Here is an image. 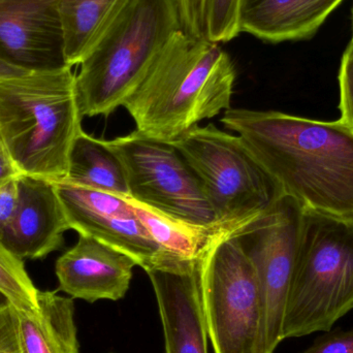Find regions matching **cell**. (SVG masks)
<instances>
[{
	"mask_svg": "<svg viewBox=\"0 0 353 353\" xmlns=\"http://www.w3.org/2000/svg\"><path fill=\"white\" fill-rule=\"evenodd\" d=\"M176 2L183 30L192 37L203 39L205 0H176Z\"/></svg>",
	"mask_w": 353,
	"mask_h": 353,
	"instance_id": "obj_23",
	"label": "cell"
},
{
	"mask_svg": "<svg viewBox=\"0 0 353 353\" xmlns=\"http://www.w3.org/2000/svg\"><path fill=\"white\" fill-rule=\"evenodd\" d=\"M18 180L0 187V238L12 220L18 205Z\"/></svg>",
	"mask_w": 353,
	"mask_h": 353,
	"instance_id": "obj_26",
	"label": "cell"
},
{
	"mask_svg": "<svg viewBox=\"0 0 353 353\" xmlns=\"http://www.w3.org/2000/svg\"><path fill=\"white\" fill-rule=\"evenodd\" d=\"M0 353H21L16 309L12 304L0 309Z\"/></svg>",
	"mask_w": 353,
	"mask_h": 353,
	"instance_id": "obj_25",
	"label": "cell"
},
{
	"mask_svg": "<svg viewBox=\"0 0 353 353\" xmlns=\"http://www.w3.org/2000/svg\"><path fill=\"white\" fill-rule=\"evenodd\" d=\"M107 145L123 165L128 196L176 219L220 230L201 183L171 143L134 130Z\"/></svg>",
	"mask_w": 353,
	"mask_h": 353,
	"instance_id": "obj_8",
	"label": "cell"
},
{
	"mask_svg": "<svg viewBox=\"0 0 353 353\" xmlns=\"http://www.w3.org/2000/svg\"><path fill=\"white\" fill-rule=\"evenodd\" d=\"M82 118L72 66L0 82V136L23 175L63 181Z\"/></svg>",
	"mask_w": 353,
	"mask_h": 353,
	"instance_id": "obj_3",
	"label": "cell"
},
{
	"mask_svg": "<svg viewBox=\"0 0 353 353\" xmlns=\"http://www.w3.org/2000/svg\"><path fill=\"white\" fill-rule=\"evenodd\" d=\"M201 305L215 353H263V304L254 268L230 232L197 261Z\"/></svg>",
	"mask_w": 353,
	"mask_h": 353,
	"instance_id": "obj_7",
	"label": "cell"
},
{
	"mask_svg": "<svg viewBox=\"0 0 353 353\" xmlns=\"http://www.w3.org/2000/svg\"><path fill=\"white\" fill-rule=\"evenodd\" d=\"M170 143L201 183L221 232L245 225L284 195L242 140L214 124L195 126Z\"/></svg>",
	"mask_w": 353,
	"mask_h": 353,
	"instance_id": "obj_6",
	"label": "cell"
},
{
	"mask_svg": "<svg viewBox=\"0 0 353 353\" xmlns=\"http://www.w3.org/2000/svg\"><path fill=\"white\" fill-rule=\"evenodd\" d=\"M224 128L304 208L353 220V132L341 119L230 109Z\"/></svg>",
	"mask_w": 353,
	"mask_h": 353,
	"instance_id": "obj_1",
	"label": "cell"
},
{
	"mask_svg": "<svg viewBox=\"0 0 353 353\" xmlns=\"http://www.w3.org/2000/svg\"><path fill=\"white\" fill-rule=\"evenodd\" d=\"M4 145H3V142H2V138H1V136H0V148H2V147H3Z\"/></svg>",
	"mask_w": 353,
	"mask_h": 353,
	"instance_id": "obj_30",
	"label": "cell"
},
{
	"mask_svg": "<svg viewBox=\"0 0 353 353\" xmlns=\"http://www.w3.org/2000/svg\"><path fill=\"white\" fill-rule=\"evenodd\" d=\"M236 70L219 43L179 30L123 103L137 130L173 142L232 109Z\"/></svg>",
	"mask_w": 353,
	"mask_h": 353,
	"instance_id": "obj_2",
	"label": "cell"
},
{
	"mask_svg": "<svg viewBox=\"0 0 353 353\" xmlns=\"http://www.w3.org/2000/svg\"><path fill=\"white\" fill-rule=\"evenodd\" d=\"M182 29L176 0H128L76 74L83 117H109L146 76Z\"/></svg>",
	"mask_w": 353,
	"mask_h": 353,
	"instance_id": "obj_4",
	"label": "cell"
},
{
	"mask_svg": "<svg viewBox=\"0 0 353 353\" xmlns=\"http://www.w3.org/2000/svg\"><path fill=\"white\" fill-rule=\"evenodd\" d=\"M197 261L147 272L159 304L167 353H208Z\"/></svg>",
	"mask_w": 353,
	"mask_h": 353,
	"instance_id": "obj_13",
	"label": "cell"
},
{
	"mask_svg": "<svg viewBox=\"0 0 353 353\" xmlns=\"http://www.w3.org/2000/svg\"><path fill=\"white\" fill-rule=\"evenodd\" d=\"M128 0H60L66 65H79Z\"/></svg>",
	"mask_w": 353,
	"mask_h": 353,
	"instance_id": "obj_17",
	"label": "cell"
},
{
	"mask_svg": "<svg viewBox=\"0 0 353 353\" xmlns=\"http://www.w3.org/2000/svg\"><path fill=\"white\" fill-rule=\"evenodd\" d=\"M8 304H10V303L8 302V299L0 292V309L3 308L4 306Z\"/></svg>",
	"mask_w": 353,
	"mask_h": 353,
	"instance_id": "obj_29",
	"label": "cell"
},
{
	"mask_svg": "<svg viewBox=\"0 0 353 353\" xmlns=\"http://www.w3.org/2000/svg\"><path fill=\"white\" fill-rule=\"evenodd\" d=\"M352 41L353 43V10H352Z\"/></svg>",
	"mask_w": 353,
	"mask_h": 353,
	"instance_id": "obj_31",
	"label": "cell"
},
{
	"mask_svg": "<svg viewBox=\"0 0 353 353\" xmlns=\"http://www.w3.org/2000/svg\"><path fill=\"white\" fill-rule=\"evenodd\" d=\"M137 263L124 253L91 236L79 240L56 261L59 290L88 303L119 301L130 290Z\"/></svg>",
	"mask_w": 353,
	"mask_h": 353,
	"instance_id": "obj_14",
	"label": "cell"
},
{
	"mask_svg": "<svg viewBox=\"0 0 353 353\" xmlns=\"http://www.w3.org/2000/svg\"><path fill=\"white\" fill-rule=\"evenodd\" d=\"M70 230L56 191L45 179L23 175L18 180V205L0 241L19 259H39L63 245Z\"/></svg>",
	"mask_w": 353,
	"mask_h": 353,
	"instance_id": "obj_12",
	"label": "cell"
},
{
	"mask_svg": "<svg viewBox=\"0 0 353 353\" xmlns=\"http://www.w3.org/2000/svg\"><path fill=\"white\" fill-rule=\"evenodd\" d=\"M340 119L353 132V43L350 41L342 56L339 72Z\"/></svg>",
	"mask_w": 353,
	"mask_h": 353,
	"instance_id": "obj_22",
	"label": "cell"
},
{
	"mask_svg": "<svg viewBox=\"0 0 353 353\" xmlns=\"http://www.w3.org/2000/svg\"><path fill=\"white\" fill-rule=\"evenodd\" d=\"M0 292L20 311H32L37 306L39 290L25 270L23 259L12 254L0 241Z\"/></svg>",
	"mask_w": 353,
	"mask_h": 353,
	"instance_id": "obj_20",
	"label": "cell"
},
{
	"mask_svg": "<svg viewBox=\"0 0 353 353\" xmlns=\"http://www.w3.org/2000/svg\"><path fill=\"white\" fill-rule=\"evenodd\" d=\"M23 176L4 146L0 148V187Z\"/></svg>",
	"mask_w": 353,
	"mask_h": 353,
	"instance_id": "obj_27",
	"label": "cell"
},
{
	"mask_svg": "<svg viewBox=\"0 0 353 353\" xmlns=\"http://www.w3.org/2000/svg\"><path fill=\"white\" fill-rule=\"evenodd\" d=\"M70 230L91 236L132 257L145 271L176 269L183 261L163 250L121 195L53 182Z\"/></svg>",
	"mask_w": 353,
	"mask_h": 353,
	"instance_id": "obj_10",
	"label": "cell"
},
{
	"mask_svg": "<svg viewBox=\"0 0 353 353\" xmlns=\"http://www.w3.org/2000/svg\"><path fill=\"white\" fill-rule=\"evenodd\" d=\"M132 205L153 240L170 254L183 261H196L210 241L220 230L189 223L153 209L130 196H124Z\"/></svg>",
	"mask_w": 353,
	"mask_h": 353,
	"instance_id": "obj_19",
	"label": "cell"
},
{
	"mask_svg": "<svg viewBox=\"0 0 353 353\" xmlns=\"http://www.w3.org/2000/svg\"><path fill=\"white\" fill-rule=\"evenodd\" d=\"M353 309V220L304 208L283 339L329 332Z\"/></svg>",
	"mask_w": 353,
	"mask_h": 353,
	"instance_id": "obj_5",
	"label": "cell"
},
{
	"mask_svg": "<svg viewBox=\"0 0 353 353\" xmlns=\"http://www.w3.org/2000/svg\"><path fill=\"white\" fill-rule=\"evenodd\" d=\"M244 0H205V37L212 43L232 41L241 33Z\"/></svg>",
	"mask_w": 353,
	"mask_h": 353,
	"instance_id": "obj_21",
	"label": "cell"
},
{
	"mask_svg": "<svg viewBox=\"0 0 353 353\" xmlns=\"http://www.w3.org/2000/svg\"><path fill=\"white\" fill-rule=\"evenodd\" d=\"M60 0H0V57L32 70L66 65Z\"/></svg>",
	"mask_w": 353,
	"mask_h": 353,
	"instance_id": "obj_11",
	"label": "cell"
},
{
	"mask_svg": "<svg viewBox=\"0 0 353 353\" xmlns=\"http://www.w3.org/2000/svg\"><path fill=\"white\" fill-rule=\"evenodd\" d=\"M304 205L282 195L248 223L230 232L250 259L263 304V353L283 341V321L292 282Z\"/></svg>",
	"mask_w": 353,
	"mask_h": 353,
	"instance_id": "obj_9",
	"label": "cell"
},
{
	"mask_svg": "<svg viewBox=\"0 0 353 353\" xmlns=\"http://www.w3.org/2000/svg\"><path fill=\"white\" fill-rule=\"evenodd\" d=\"M302 353H353V329L327 332Z\"/></svg>",
	"mask_w": 353,
	"mask_h": 353,
	"instance_id": "obj_24",
	"label": "cell"
},
{
	"mask_svg": "<svg viewBox=\"0 0 353 353\" xmlns=\"http://www.w3.org/2000/svg\"><path fill=\"white\" fill-rule=\"evenodd\" d=\"M16 314L21 353H79L72 298L39 290L37 308Z\"/></svg>",
	"mask_w": 353,
	"mask_h": 353,
	"instance_id": "obj_16",
	"label": "cell"
},
{
	"mask_svg": "<svg viewBox=\"0 0 353 353\" xmlns=\"http://www.w3.org/2000/svg\"><path fill=\"white\" fill-rule=\"evenodd\" d=\"M64 182L117 195H130L121 161L107 145L81 132L72 144Z\"/></svg>",
	"mask_w": 353,
	"mask_h": 353,
	"instance_id": "obj_18",
	"label": "cell"
},
{
	"mask_svg": "<svg viewBox=\"0 0 353 353\" xmlns=\"http://www.w3.org/2000/svg\"><path fill=\"white\" fill-rule=\"evenodd\" d=\"M342 2L343 0H244L241 32L273 43L310 39Z\"/></svg>",
	"mask_w": 353,
	"mask_h": 353,
	"instance_id": "obj_15",
	"label": "cell"
},
{
	"mask_svg": "<svg viewBox=\"0 0 353 353\" xmlns=\"http://www.w3.org/2000/svg\"><path fill=\"white\" fill-rule=\"evenodd\" d=\"M26 72H28V70L14 65V64L0 57V82L8 80V79L14 78V77L21 76V74H26Z\"/></svg>",
	"mask_w": 353,
	"mask_h": 353,
	"instance_id": "obj_28",
	"label": "cell"
}]
</instances>
